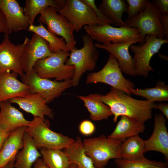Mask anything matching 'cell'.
Segmentation results:
<instances>
[{"mask_svg": "<svg viewBox=\"0 0 168 168\" xmlns=\"http://www.w3.org/2000/svg\"><path fill=\"white\" fill-rule=\"evenodd\" d=\"M65 2L64 0H25L24 10L30 25H34L36 16L46 7H51L59 10Z\"/></svg>", "mask_w": 168, "mask_h": 168, "instance_id": "obj_28", "label": "cell"}, {"mask_svg": "<svg viewBox=\"0 0 168 168\" xmlns=\"http://www.w3.org/2000/svg\"><path fill=\"white\" fill-rule=\"evenodd\" d=\"M1 33L4 35H9L11 33L6 26L4 14L0 9V33Z\"/></svg>", "mask_w": 168, "mask_h": 168, "instance_id": "obj_38", "label": "cell"}, {"mask_svg": "<svg viewBox=\"0 0 168 168\" xmlns=\"http://www.w3.org/2000/svg\"><path fill=\"white\" fill-rule=\"evenodd\" d=\"M48 43L37 34L34 33L29 39L23 51L21 65L25 74L30 73L39 60L51 55Z\"/></svg>", "mask_w": 168, "mask_h": 168, "instance_id": "obj_14", "label": "cell"}, {"mask_svg": "<svg viewBox=\"0 0 168 168\" xmlns=\"http://www.w3.org/2000/svg\"><path fill=\"white\" fill-rule=\"evenodd\" d=\"M28 39L26 37L23 43L16 45L10 40L9 35H4L3 40L0 43V73L11 71L21 77L24 75L21 58Z\"/></svg>", "mask_w": 168, "mask_h": 168, "instance_id": "obj_13", "label": "cell"}, {"mask_svg": "<svg viewBox=\"0 0 168 168\" xmlns=\"http://www.w3.org/2000/svg\"><path fill=\"white\" fill-rule=\"evenodd\" d=\"M168 43V40L166 39H159L153 35H147L142 44H133L130 46L134 54L133 58L137 75L148 77L149 72L154 70L150 65L152 58L155 54L158 53L163 44Z\"/></svg>", "mask_w": 168, "mask_h": 168, "instance_id": "obj_9", "label": "cell"}, {"mask_svg": "<svg viewBox=\"0 0 168 168\" xmlns=\"http://www.w3.org/2000/svg\"><path fill=\"white\" fill-rule=\"evenodd\" d=\"M92 8L97 18L104 24H114V23L106 17L97 7L94 0H82Z\"/></svg>", "mask_w": 168, "mask_h": 168, "instance_id": "obj_35", "label": "cell"}, {"mask_svg": "<svg viewBox=\"0 0 168 168\" xmlns=\"http://www.w3.org/2000/svg\"><path fill=\"white\" fill-rule=\"evenodd\" d=\"M9 100L12 103L17 104L21 109L34 117H40L44 120H45V116L51 119L53 118L52 110L40 94L30 93L24 97L15 98Z\"/></svg>", "mask_w": 168, "mask_h": 168, "instance_id": "obj_19", "label": "cell"}, {"mask_svg": "<svg viewBox=\"0 0 168 168\" xmlns=\"http://www.w3.org/2000/svg\"><path fill=\"white\" fill-rule=\"evenodd\" d=\"M32 168H48L43 161L42 158H40L35 162Z\"/></svg>", "mask_w": 168, "mask_h": 168, "instance_id": "obj_41", "label": "cell"}, {"mask_svg": "<svg viewBox=\"0 0 168 168\" xmlns=\"http://www.w3.org/2000/svg\"><path fill=\"white\" fill-rule=\"evenodd\" d=\"M101 99L109 107L114 116V123L117 122L119 116L124 115L144 123L152 118V110L157 104L147 100L134 99L112 87L108 93L101 95Z\"/></svg>", "mask_w": 168, "mask_h": 168, "instance_id": "obj_1", "label": "cell"}, {"mask_svg": "<svg viewBox=\"0 0 168 168\" xmlns=\"http://www.w3.org/2000/svg\"><path fill=\"white\" fill-rule=\"evenodd\" d=\"M68 168H79L77 165H76L71 163L69 167Z\"/></svg>", "mask_w": 168, "mask_h": 168, "instance_id": "obj_43", "label": "cell"}, {"mask_svg": "<svg viewBox=\"0 0 168 168\" xmlns=\"http://www.w3.org/2000/svg\"></svg>", "mask_w": 168, "mask_h": 168, "instance_id": "obj_45", "label": "cell"}, {"mask_svg": "<svg viewBox=\"0 0 168 168\" xmlns=\"http://www.w3.org/2000/svg\"><path fill=\"white\" fill-rule=\"evenodd\" d=\"M26 127H22L14 130L5 141L0 152V168H3L15 157L23 147V138Z\"/></svg>", "mask_w": 168, "mask_h": 168, "instance_id": "obj_21", "label": "cell"}, {"mask_svg": "<svg viewBox=\"0 0 168 168\" xmlns=\"http://www.w3.org/2000/svg\"><path fill=\"white\" fill-rule=\"evenodd\" d=\"M98 83L108 84L129 96L131 94L130 89L135 86L131 81L124 77L117 60L110 54L107 62L100 70L90 73L87 75L86 84Z\"/></svg>", "mask_w": 168, "mask_h": 168, "instance_id": "obj_5", "label": "cell"}, {"mask_svg": "<svg viewBox=\"0 0 168 168\" xmlns=\"http://www.w3.org/2000/svg\"><path fill=\"white\" fill-rule=\"evenodd\" d=\"M154 125L151 137L144 141L145 152L155 151L162 153L166 161L168 160V133L166 119L162 113L156 114L154 118Z\"/></svg>", "mask_w": 168, "mask_h": 168, "instance_id": "obj_17", "label": "cell"}, {"mask_svg": "<svg viewBox=\"0 0 168 168\" xmlns=\"http://www.w3.org/2000/svg\"><path fill=\"white\" fill-rule=\"evenodd\" d=\"M57 12L65 17L78 32L85 26L104 24L97 17L92 8L82 0H67Z\"/></svg>", "mask_w": 168, "mask_h": 168, "instance_id": "obj_11", "label": "cell"}, {"mask_svg": "<svg viewBox=\"0 0 168 168\" xmlns=\"http://www.w3.org/2000/svg\"><path fill=\"white\" fill-rule=\"evenodd\" d=\"M152 2L159 13L168 14V0H153Z\"/></svg>", "mask_w": 168, "mask_h": 168, "instance_id": "obj_36", "label": "cell"}, {"mask_svg": "<svg viewBox=\"0 0 168 168\" xmlns=\"http://www.w3.org/2000/svg\"><path fill=\"white\" fill-rule=\"evenodd\" d=\"M83 47L80 49L76 47L72 49L65 64L75 68L71 79L72 86H77L83 73L92 71L95 68L99 56V52L95 46L93 40L87 34L82 36Z\"/></svg>", "mask_w": 168, "mask_h": 168, "instance_id": "obj_3", "label": "cell"}, {"mask_svg": "<svg viewBox=\"0 0 168 168\" xmlns=\"http://www.w3.org/2000/svg\"><path fill=\"white\" fill-rule=\"evenodd\" d=\"M159 55L160 57L161 58L164 59H166V60H167V57H166V56L160 54H159Z\"/></svg>", "mask_w": 168, "mask_h": 168, "instance_id": "obj_44", "label": "cell"}, {"mask_svg": "<svg viewBox=\"0 0 168 168\" xmlns=\"http://www.w3.org/2000/svg\"><path fill=\"white\" fill-rule=\"evenodd\" d=\"M83 28L93 40L102 44H119L134 39H140L137 29L127 26L115 27L106 24L85 26Z\"/></svg>", "mask_w": 168, "mask_h": 168, "instance_id": "obj_10", "label": "cell"}, {"mask_svg": "<svg viewBox=\"0 0 168 168\" xmlns=\"http://www.w3.org/2000/svg\"><path fill=\"white\" fill-rule=\"evenodd\" d=\"M101 96L100 94L92 93L78 96L89 112L90 118L94 121L107 119L113 115L109 107L102 101Z\"/></svg>", "mask_w": 168, "mask_h": 168, "instance_id": "obj_24", "label": "cell"}, {"mask_svg": "<svg viewBox=\"0 0 168 168\" xmlns=\"http://www.w3.org/2000/svg\"><path fill=\"white\" fill-rule=\"evenodd\" d=\"M115 162L117 168H168L166 162L152 161L146 157L134 160L115 159Z\"/></svg>", "mask_w": 168, "mask_h": 168, "instance_id": "obj_32", "label": "cell"}, {"mask_svg": "<svg viewBox=\"0 0 168 168\" xmlns=\"http://www.w3.org/2000/svg\"><path fill=\"white\" fill-rule=\"evenodd\" d=\"M145 128L144 123L122 115L114 129L107 137L122 142L129 138L143 133Z\"/></svg>", "mask_w": 168, "mask_h": 168, "instance_id": "obj_22", "label": "cell"}, {"mask_svg": "<svg viewBox=\"0 0 168 168\" xmlns=\"http://www.w3.org/2000/svg\"><path fill=\"white\" fill-rule=\"evenodd\" d=\"M83 144L86 154L93 160L96 166L105 167L109 161L119 159L118 151L122 142L101 135L83 140Z\"/></svg>", "mask_w": 168, "mask_h": 168, "instance_id": "obj_6", "label": "cell"}, {"mask_svg": "<svg viewBox=\"0 0 168 168\" xmlns=\"http://www.w3.org/2000/svg\"><path fill=\"white\" fill-rule=\"evenodd\" d=\"M39 25H30L26 30L36 34L45 40L48 43L49 47L52 53L66 51V44L63 38H59L50 32L44 26L43 24L39 22Z\"/></svg>", "mask_w": 168, "mask_h": 168, "instance_id": "obj_29", "label": "cell"}, {"mask_svg": "<svg viewBox=\"0 0 168 168\" xmlns=\"http://www.w3.org/2000/svg\"><path fill=\"white\" fill-rule=\"evenodd\" d=\"M70 163L79 168H98L95 166L92 159L86 153L81 138L77 137L72 144L63 149Z\"/></svg>", "mask_w": 168, "mask_h": 168, "instance_id": "obj_25", "label": "cell"}, {"mask_svg": "<svg viewBox=\"0 0 168 168\" xmlns=\"http://www.w3.org/2000/svg\"><path fill=\"white\" fill-rule=\"evenodd\" d=\"M131 94L145 98L152 102L168 100V86L162 81L157 82L155 86L144 89L130 88Z\"/></svg>", "mask_w": 168, "mask_h": 168, "instance_id": "obj_30", "label": "cell"}, {"mask_svg": "<svg viewBox=\"0 0 168 168\" xmlns=\"http://www.w3.org/2000/svg\"><path fill=\"white\" fill-rule=\"evenodd\" d=\"M126 26L137 29L140 37L139 45L144 42L147 35H153L158 38H165L160 23L157 10L152 2L147 0L145 9L130 19L124 21Z\"/></svg>", "mask_w": 168, "mask_h": 168, "instance_id": "obj_7", "label": "cell"}, {"mask_svg": "<svg viewBox=\"0 0 168 168\" xmlns=\"http://www.w3.org/2000/svg\"><path fill=\"white\" fill-rule=\"evenodd\" d=\"M40 152L44 163L48 168H68L71 164L62 150L41 148Z\"/></svg>", "mask_w": 168, "mask_h": 168, "instance_id": "obj_31", "label": "cell"}, {"mask_svg": "<svg viewBox=\"0 0 168 168\" xmlns=\"http://www.w3.org/2000/svg\"><path fill=\"white\" fill-rule=\"evenodd\" d=\"M157 12L159 20L165 33L166 39L168 40V14H162Z\"/></svg>", "mask_w": 168, "mask_h": 168, "instance_id": "obj_37", "label": "cell"}, {"mask_svg": "<svg viewBox=\"0 0 168 168\" xmlns=\"http://www.w3.org/2000/svg\"><path fill=\"white\" fill-rule=\"evenodd\" d=\"M49 124L47 120L34 117L25 129L38 149L44 148L62 150L74 142V139L50 129Z\"/></svg>", "mask_w": 168, "mask_h": 168, "instance_id": "obj_2", "label": "cell"}, {"mask_svg": "<svg viewBox=\"0 0 168 168\" xmlns=\"http://www.w3.org/2000/svg\"><path fill=\"white\" fill-rule=\"evenodd\" d=\"M14 160H13L7 164L3 168H14Z\"/></svg>", "mask_w": 168, "mask_h": 168, "instance_id": "obj_42", "label": "cell"}, {"mask_svg": "<svg viewBox=\"0 0 168 168\" xmlns=\"http://www.w3.org/2000/svg\"><path fill=\"white\" fill-rule=\"evenodd\" d=\"M23 147L17 153L14 159V168H32L36 160L42 157L31 137L25 131L23 138Z\"/></svg>", "mask_w": 168, "mask_h": 168, "instance_id": "obj_23", "label": "cell"}, {"mask_svg": "<svg viewBox=\"0 0 168 168\" xmlns=\"http://www.w3.org/2000/svg\"><path fill=\"white\" fill-rule=\"evenodd\" d=\"M38 21L47 26V30L63 38L66 44V51H70L75 47L76 41L73 26L64 17L60 14L56 8L49 7L41 13Z\"/></svg>", "mask_w": 168, "mask_h": 168, "instance_id": "obj_12", "label": "cell"}, {"mask_svg": "<svg viewBox=\"0 0 168 168\" xmlns=\"http://www.w3.org/2000/svg\"><path fill=\"white\" fill-rule=\"evenodd\" d=\"M0 9L5 16L6 26L11 33L26 30L30 26L24 8L16 0H0Z\"/></svg>", "mask_w": 168, "mask_h": 168, "instance_id": "obj_16", "label": "cell"}, {"mask_svg": "<svg viewBox=\"0 0 168 168\" xmlns=\"http://www.w3.org/2000/svg\"><path fill=\"white\" fill-rule=\"evenodd\" d=\"M0 127L12 132L18 128L27 127L30 121L23 113L12 105L9 100L0 102Z\"/></svg>", "mask_w": 168, "mask_h": 168, "instance_id": "obj_20", "label": "cell"}, {"mask_svg": "<svg viewBox=\"0 0 168 168\" xmlns=\"http://www.w3.org/2000/svg\"><path fill=\"white\" fill-rule=\"evenodd\" d=\"M95 126L93 123L89 120L82 121L79 126V130L81 133L85 136L93 134L95 131Z\"/></svg>", "mask_w": 168, "mask_h": 168, "instance_id": "obj_34", "label": "cell"}, {"mask_svg": "<svg viewBox=\"0 0 168 168\" xmlns=\"http://www.w3.org/2000/svg\"><path fill=\"white\" fill-rule=\"evenodd\" d=\"M18 75L10 71L0 73V102L24 97L30 93L29 86L17 79Z\"/></svg>", "mask_w": 168, "mask_h": 168, "instance_id": "obj_18", "label": "cell"}, {"mask_svg": "<svg viewBox=\"0 0 168 168\" xmlns=\"http://www.w3.org/2000/svg\"><path fill=\"white\" fill-rule=\"evenodd\" d=\"M144 141L138 135L129 138L121 143L118 151L119 159L134 160L145 157Z\"/></svg>", "mask_w": 168, "mask_h": 168, "instance_id": "obj_27", "label": "cell"}, {"mask_svg": "<svg viewBox=\"0 0 168 168\" xmlns=\"http://www.w3.org/2000/svg\"><path fill=\"white\" fill-rule=\"evenodd\" d=\"M125 1L128 4L127 19H130L145 9L147 0H126Z\"/></svg>", "mask_w": 168, "mask_h": 168, "instance_id": "obj_33", "label": "cell"}, {"mask_svg": "<svg viewBox=\"0 0 168 168\" xmlns=\"http://www.w3.org/2000/svg\"><path fill=\"white\" fill-rule=\"evenodd\" d=\"M139 42L140 39H137L119 44L96 43L94 45L97 48L105 49L113 55L117 60L122 72L127 75L133 77L137 75L134 62L129 53V49L131 45Z\"/></svg>", "mask_w": 168, "mask_h": 168, "instance_id": "obj_15", "label": "cell"}, {"mask_svg": "<svg viewBox=\"0 0 168 168\" xmlns=\"http://www.w3.org/2000/svg\"><path fill=\"white\" fill-rule=\"evenodd\" d=\"M127 7L124 0H103L98 7L115 25L121 27L126 26L122 17L123 13L127 12Z\"/></svg>", "mask_w": 168, "mask_h": 168, "instance_id": "obj_26", "label": "cell"}, {"mask_svg": "<svg viewBox=\"0 0 168 168\" xmlns=\"http://www.w3.org/2000/svg\"><path fill=\"white\" fill-rule=\"evenodd\" d=\"M12 132L6 130L0 127V152L5 141Z\"/></svg>", "mask_w": 168, "mask_h": 168, "instance_id": "obj_39", "label": "cell"}, {"mask_svg": "<svg viewBox=\"0 0 168 168\" xmlns=\"http://www.w3.org/2000/svg\"><path fill=\"white\" fill-rule=\"evenodd\" d=\"M155 109L160 110L167 119H168V104L160 103L157 104Z\"/></svg>", "mask_w": 168, "mask_h": 168, "instance_id": "obj_40", "label": "cell"}, {"mask_svg": "<svg viewBox=\"0 0 168 168\" xmlns=\"http://www.w3.org/2000/svg\"><path fill=\"white\" fill-rule=\"evenodd\" d=\"M22 82L27 85L30 93L40 95L47 104L61 96L66 89L72 86L71 79L62 81H52L38 76L33 69L21 77Z\"/></svg>", "mask_w": 168, "mask_h": 168, "instance_id": "obj_8", "label": "cell"}, {"mask_svg": "<svg viewBox=\"0 0 168 168\" xmlns=\"http://www.w3.org/2000/svg\"><path fill=\"white\" fill-rule=\"evenodd\" d=\"M69 54L66 51L53 53L50 56L38 61L33 69L41 77L54 78L55 81H58L72 79L75 68L65 64Z\"/></svg>", "mask_w": 168, "mask_h": 168, "instance_id": "obj_4", "label": "cell"}]
</instances>
